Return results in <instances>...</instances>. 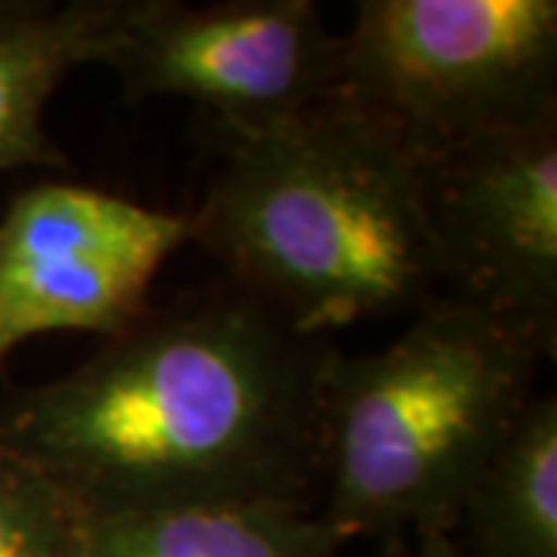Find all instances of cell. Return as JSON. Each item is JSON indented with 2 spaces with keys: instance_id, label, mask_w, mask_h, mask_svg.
I'll return each mask as SVG.
<instances>
[{
  "instance_id": "obj_1",
  "label": "cell",
  "mask_w": 557,
  "mask_h": 557,
  "mask_svg": "<svg viewBox=\"0 0 557 557\" xmlns=\"http://www.w3.org/2000/svg\"><path fill=\"white\" fill-rule=\"evenodd\" d=\"M325 338L245 292L146 313L78 369L0 397V449L87 520L319 486Z\"/></svg>"
},
{
  "instance_id": "obj_2",
  "label": "cell",
  "mask_w": 557,
  "mask_h": 557,
  "mask_svg": "<svg viewBox=\"0 0 557 557\" xmlns=\"http://www.w3.org/2000/svg\"><path fill=\"white\" fill-rule=\"evenodd\" d=\"M189 242L239 292L325 338L446 298L424 164L379 121L329 102L226 139Z\"/></svg>"
},
{
  "instance_id": "obj_3",
  "label": "cell",
  "mask_w": 557,
  "mask_h": 557,
  "mask_svg": "<svg viewBox=\"0 0 557 557\" xmlns=\"http://www.w3.org/2000/svg\"><path fill=\"white\" fill-rule=\"evenodd\" d=\"M552 357L511 319L453 295L372 354L332 350L319 412L322 527L341 545L449 533Z\"/></svg>"
},
{
  "instance_id": "obj_4",
  "label": "cell",
  "mask_w": 557,
  "mask_h": 557,
  "mask_svg": "<svg viewBox=\"0 0 557 557\" xmlns=\"http://www.w3.org/2000/svg\"><path fill=\"white\" fill-rule=\"evenodd\" d=\"M335 102L421 161L557 115V3L359 0Z\"/></svg>"
},
{
  "instance_id": "obj_5",
  "label": "cell",
  "mask_w": 557,
  "mask_h": 557,
  "mask_svg": "<svg viewBox=\"0 0 557 557\" xmlns=\"http://www.w3.org/2000/svg\"><path fill=\"white\" fill-rule=\"evenodd\" d=\"M100 65L131 100H189L230 137L335 102L341 35L313 0H124Z\"/></svg>"
},
{
  "instance_id": "obj_6",
  "label": "cell",
  "mask_w": 557,
  "mask_h": 557,
  "mask_svg": "<svg viewBox=\"0 0 557 557\" xmlns=\"http://www.w3.org/2000/svg\"><path fill=\"white\" fill-rule=\"evenodd\" d=\"M189 218L84 183H40L0 218V369L25 341L115 338L149 313V288Z\"/></svg>"
},
{
  "instance_id": "obj_7",
  "label": "cell",
  "mask_w": 557,
  "mask_h": 557,
  "mask_svg": "<svg viewBox=\"0 0 557 557\" xmlns=\"http://www.w3.org/2000/svg\"><path fill=\"white\" fill-rule=\"evenodd\" d=\"M446 292L557 350V115L421 161Z\"/></svg>"
},
{
  "instance_id": "obj_8",
  "label": "cell",
  "mask_w": 557,
  "mask_h": 557,
  "mask_svg": "<svg viewBox=\"0 0 557 557\" xmlns=\"http://www.w3.org/2000/svg\"><path fill=\"white\" fill-rule=\"evenodd\" d=\"M124 0H0V174L65 171L47 109L81 65H100Z\"/></svg>"
},
{
  "instance_id": "obj_9",
  "label": "cell",
  "mask_w": 557,
  "mask_h": 557,
  "mask_svg": "<svg viewBox=\"0 0 557 557\" xmlns=\"http://www.w3.org/2000/svg\"><path fill=\"white\" fill-rule=\"evenodd\" d=\"M446 536L465 557H557V399L533 397L478 478Z\"/></svg>"
},
{
  "instance_id": "obj_10",
  "label": "cell",
  "mask_w": 557,
  "mask_h": 557,
  "mask_svg": "<svg viewBox=\"0 0 557 557\" xmlns=\"http://www.w3.org/2000/svg\"><path fill=\"white\" fill-rule=\"evenodd\" d=\"M298 502H208L87 520L84 557H335L341 542Z\"/></svg>"
},
{
  "instance_id": "obj_11",
  "label": "cell",
  "mask_w": 557,
  "mask_h": 557,
  "mask_svg": "<svg viewBox=\"0 0 557 557\" xmlns=\"http://www.w3.org/2000/svg\"><path fill=\"white\" fill-rule=\"evenodd\" d=\"M87 518L38 468L0 449V557H84Z\"/></svg>"
},
{
  "instance_id": "obj_12",
  "label": "cell",
  "mask_w": 557,
  "mask_h": 557,
  "mask_svg": "<svg viewBox=\"0 0 557 557\" xmlns=\"http://www.w3.org/2000/svg\"><path fill=\"white\" fill-rule=\"evenodd\" d=\"M381 557H465L456 548V542L446 533H431V536H406L384 542Z\"/></svg>"
}]
</instances>
